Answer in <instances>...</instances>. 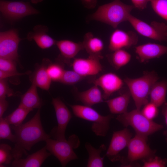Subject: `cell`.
Returning <instances> with one entry per match:
<instances>
[{
  "instance_id": "ba28073f",
  "label": "cell",
  "mask_w": 167,
  "mask_h": 167,
  "mask_svg": "<svg viewBox=\"0 0 167 167\" xmlns=\"http://www.w3.org/2000/svg\"><path fill=\"white\" fill-rule=\"evenodd\" d=\"M147 141V137L137 134L131 138L127 146L128 152L126 158L122 157L120 161L122 165L128 162L139 160L146 161L154 157L156 151L150 148Z\"/></svg>"
},
{
  "instance_id": "8992f818",
  "label": "cell",
  "mask_w": 167,
  "mask_h": 167,
  "mask_svg": "<svg viewBox=\"0 0 167 167\" xmlns=\"http://www.w3.org/2000/svg\"><path fill=\"white\" fill-rule=\"evenodd\" d=\"M69 105L75 117L92 123L91 129L96 135L101 137L106 135L110 121L113 118L112 115H102L92 107L84 105Z\"/></svg>"
},
{
  "instance_id": "ac0fdd59",
  "label": "cell",
  "mask_w": 167,
  "mask_h": 167,
  "mask_svg": "<svg viewBox=\"0 0 167 167\" xmlns=\"http://www.w3.org/2000/svg\"><path fill=\"white\" fill-rule=\"evenodd\" d=\"M45 146L25 158L14 160L11 166L13 167H39L51 154L47 151Z\"/></svg>"
},
{
  "instance_id": "4316f807",
  "label": "cell",
  "mask_w": 167,
  "mask_h": 167,
  "mask_svg": "<svg viewBox=\"0 0 167 167\" xmlns=\"http://www.w3.org/2000/svg\"><path fill=\"white\" fill-rule=\"evenodd\" d=\"M107 57L110 63L116 70H118L127 64L130 61L131 56L123 49L115 50Z\"/></svg>"
},
{
  "instance_id": "3957f363",
  "label": "cell",
  "mask_w": 167,
  "mask_h": 167,
  "mask_svg": "<svg viewBox=\"0 0 167 167\" xmlns=\"http://www.w3.org/2000/svg\"><path fill=\"white\" fill-rule=\"evenodd\" d=\"M159 79L157 74L154 71H144L143 75L138 78L126 77L124 79L136 109L140 110L143 106L148 102L151 88Z\"/></svg>"
},
{
  "instance_id": "f1b7e54d",
  "label": "cell",
  "mask_w": 167,
  "mask_h": 167,
  "mask_svg": "<svg viewBox=\"0 0 167 167\" xmlns=\"http://www.w3.org/2000/svg\"><path fill=\"white\" fill-rule=\"evenodd\" d=\"M14 157L12 153V148L7 144H0V167H5L12 162Z\"/></svg>"
},
{
  "instance_id": "8d00e7d4",
  "label": "cell",
  "mask_w": 167,
  "mask_h": 167,
  "mask_svg": "<svg viewBox=\"0 0 167 167\" xmlns=\"http://www.w3.org/2000/svg\"><path fill=\"white\" fill-rule=\"evenodd\" d=\"M13 91L9 88L6 79H0V99L14 95Z\"/></svg>"
},
{
  "instance_id": "836d02e7",
  "label": "cell",
  "mask_w": 167,
  "mask_h": 167,
  "mask_svg": "<svg viewBox=\"0 0 167 167\" xmlns=\"http://www.w3.org/2000/svg\"><path fill=\"white\" fill-rule=\"evenodd\" d=\"M158 107L150 101L144 105L141 111L147 118L152 120L158 114Z\"/></svg>"
},
{
  "instance_id": "ab89813d",
  "label": "cell",
  "mask_w": 167,
  "mask_h": 167,
  "mask_svg": "<svg viewBox=\"0 0 167 167\" xmlns=\"http://www.w3.org/2000/svg\"><path fill=\"white\" fill-rule=\"evenodd\" d=\"M8 102L6 98L0 99V118L3 115L8 106Z\"/></svg>"
},
{
  "instance_id": "9c48e42d",
  "label": "cell",
  "mask_w": 167,
  "mask_h": 167,
  "mask_svg": "<svg viewBox=\"0 0 167 167\" xmlns=\"http://www.w3.org/2000/svg\"><path fill=\"white\" fill-rule=\"evenodd\" d=\"M51 103L55 109L58 125L52 129L49 134L54 139L66 140L65 131L72 118V114L60 98H53Z\"/></svg>"
},
{
  "instance_id": "cb8c5ba5",
  "label": "cell",
  "mask_w": 167,
  "mask_h": 167,
  "mask_svg": "<svg viewBox=\"0 0 167 167\" xmlns=\"http://www.w3.org/2000/svg\"><path fill=\"white\" fill-rule=\"evenodd\" d=\"M49 60L44 59L42 65L36 70L32 79V84L45 90H49L52 81L47 71Z\"/></svg>"
},
{
  "instance_id": "7c38bea8",
  "label": "cell",
  "mask_w": 167,
  "mask_h": 167,
  "mask_svg": "<svg viewBox=\"0 0 167 167\" xmlns=\"http://www.w3.org/2000/svg\"><path fill=\"white\" fill-rule=\"evenodd\" d=\"M131 137V134L127 128L114 132L106 153V156L111 161L120 160L122 157L120 152L127 146Z\"/></svg>"
},
{
  "instance_id": "f546056e",
  "label": "cell",
  "mask_w": 167,
  "mask_h": 167,
  "mask_svg": "<svg viewBox=\"0 0 167 167\" xmlns=\"http://www.w3.org/2000/svg\"><path fill=\"white\" fill-rule=\"evenodd\" d=\"M85 77L73 70H65L59 82L66 84L73 85L81 81Z\"/></svg>"
},
{
  "instance_id": "1f68e13d",
  "label": "cell",
  "mask_w": 167,
  "mask_h": 167,
  "mask_svg": "<svg viewBox=\"0 0 167 167\" xmlns=\"http://www.w3.org/2000/svg\"><path fill=\"white\" fill-rule=\"evenodd\" d=\"M65 70L60 64L49 63L47 68L48 75L52 81H59L61 79Z\"/></svg>"
},
{
  "instance_id": "30bf717a",
  "label": "cell",
  "mask_w": 167,
  "mask_h": 167,
  "mask_svg": "<svg viewBox=\"0 0 167 167\" xmlns=\"http://www.w3.org/2000/svg\"><path fill=\"white\" fill-rule=\"evenodd\" d=\"M0 11L5 18L13 20L39 13L38 11L32 6L29 2L2 0L0 1Z\"/></svg>"
},
{
  "instance_id": "e0dca14e",
  "label": "cell",
  "mask_w": 167,
  "mask_h": 167,
  "mask_svg": "<svg viewBox=\"0 0 167 167\" xmlns=\"http://www.w3.org/2000/svg\"><path fill=\"white\" fill-rule=\"evenodd\" d=\"M49 29L45 25L35 26L32 31L28 34L27 39L29 41H34L41 48L44 49L49 48L56 44L55 41L47 34Z\"/></svg>"
},
{
  "instance_id": "e575fe53",
  "label": "cell",
  "mask_w": 167,
  "mask_h": 167,
  "mask_svg": "<svg viewBox=\"0 0 167 167\" xmlns=\"http://www.w3.org/2000/svg\"><path fill=\"white\" fill-rule=\"evenodd\" d=\"M0 70L6 72L17 71L16 61L0 58Z\"/></svg>"
},
{
  "instance_id": "d590c367",
  "label": "cell",
  "mask_w": 167,
  "mask_h": 167,
  "mask_svg": "<svg viewBox=\"0 0 167 167\" xmlns=\"http://www.w3.org/2000/svg\"><path fill=\"white\" fill-rule=\"evenodd\" d=\"M167 160L165 159L154 156L153 158L143 161L144 167H164L166 166Z\"/></svg>"
},
{
  "instance_id": "83f0119b",
  "label": "cell",
  "mask_w": 167,
  "mask_h": 167,
  "mask_svg": "<svg viewBox=\"0 0 167 167\" xmlns=\"http://www.w3.org/2000/svg\"><path fill=\"white\" fill-rule=\"evenodd\" d=\"M31 111L19 105L12 113L4 118L10 125L15 126L22 124L28 114Z\"/></svg>"
},
{
  "instance_id": "44dd1931",
  "label": "cell",
  "mask_w": 167,
  "mask_h": 167,
  "mask_svg": "<svg viewBox=\"0 0 167 167\" xmlns=\"http://www.w3.org/2000/svg\"><path fill=\"white\" fill-rule=\"evenodd\" d=\"M76 97L84 105L90 107L103 102L104 99L99 87L95 84L86 90L76 93Z\"/></svg>"
},
{
  "instance_id": "7bdbcfd3",
  "label": "cell",
  "mask_w": 167,
  "mask_h": 167,
  "mask_svg": "<svg viewBox=\"0 0 167 167\" xmlns=\"http://www.w3.org/2000/svg\"><path fill=\"white\" fill-rule=\"evenodd\" d=\"M44 0H31V2L33 4H37L43 1Z\"/></svg>"
},
{
  "instance_id": "5bb4252c",
  "label": "cell",
  "mask_w": 167,
  "mask_h": 167,
  "mask_svg": "<svg viewBox=\"0 0 167 167\" xmlns=\"http://www.w3.org/2000/svg\"><path fill=\"white\" fill-rule=\"evenodd\" d=\"M101 59L90 56L87 58H75L72 64L73 70L85 77L96 75L102 71Z\"/></svg>"
},
{
  "instance_id": "5b68a950",
  "label": "cell",
  "mask_w": 167,
  "mask_h": 167,
  "mask_svg": "<svg viewBox=\"0 0 167 167\" xmlns=\"http://www.w3.org/2000/svg\"><path fill=\"white\" fill-rule=\"evenodd\" d=\"M45 141L47 150L59 160L62 167L66 166L70 161L78 159L74 150L79 147L80 142L76 135H72L66 140L49 138Z\"/></svg>"
},
{
  "instance_id": "2e32d148",
  "label": "cell",
  "mask_w": 167,
  "mask_h": 167,
  "mask_svg": "<svg viewBox=\"0 0 167 167\" xmlns=\"http://www.w3.org/2000/svg\"><path fill=\"white\" fill-rule=\"evenodd\" d=\"M135 52L142 62L159 58L167 54V46L148 43L136 46Z\"/></svg>"
},
{
  "instance_id": "74e56055",
  "label": "cell",
  "mask_w": 167,
  "mask_h": 167,
  "mask_svg": "<svg viewBox=\"0 0 167 167\" xmlns=\"http://www.w3.org/2000/svg\"><path fill=\"white\" fill-rule=\"evenodd\" d=\"M31 73L30 71H27L24 73H20L18 71L15 72H6L0 70V79H7V78L16 76H21L28 74Z\"/></svg>"
},
{
  "instance_id": "484cf974",
  "label": "cell",
  "mask_w": 167,
  "mask_h": 167,
  "mask_svg": "<svg viewBox=\"0 0 167 167\" xmlns=\"http://www.w3.org/2000/svg\"><path fill=\"white\" fill-rule=\"evenodd\" d=\"M88 157L87 166L88 167H102L104 166V157L101 156V152L106 149L104 144H101L97 148L87 142L85 144Z\"/></svg>"
},
{
  "instance_id": "f35d334b",
  "label": "cell",
  "mask_w": 167,
  "mask_h": 167,
  "mask_svg": "<svg viewBox=\"0 0 167 167\" xmlns=\"http://www.w3.org/2000/svg\"><path fill=\"white\" fill-rule=\"evenodd\" d=\"M135 7L140 10L146 8L149 0H131Z\"/></svg>"
},
{
  "instance_id": "b9f144b4",
  "label": "cell",
  "mask_w": 167,
  "mask_h": 167,
  "mask_svg": "<svg viewBox=\"0 0 167 167\" xmlns=\"http://www.w3.org/2000/svg\"><path fill=\"white\" fill-rule=\"evenodd\" d=\"M162 113L165 118V122L167 127V103L165 102L163 105ZM165 139L167 143V130L164 133Z\"/></svg>"
},
{
  "instance_id": "277c9868",
  "label": "cell",
  "mask_w": 167,
  "mask_h": 167,
  "mask_svg": "<svg viewBox=\"0 0 167 167\" xmlns=\"http://www.w3.org/2000/svg\"><path fill=\"white\" fill-rule=\"evenodd\" d=\"M116 119L124 126H130L136 134L147 137L162 129V125L157 123L145 117L139 109H136L118 114Z\"/></svg>"
},
{
  "instance_id": "d6a6232c",
  "label": "cell",
  "mask_w": 167,
  "mask_h": 167,
  "mask_svg": "<svg viewBox=\"0 0 167 167\" xmlns=\"http://www.w3.org/2000/svg\"><path fill=\"white\" fill-rule=\"evenodd\" d=\"M10 125L4 118H0V139H8L14 143L15 136L11 132Z\"/></svg>"
},
{
  "instance_id": "7a4b0ae2",
  "label": "cell",
  "mask_w": 167,
  "mask_h": 167,
  "mask_svg": "<svg viewBox=\"0 0 167 167\" xmlns=\"http://www.w3.org/2000/svg\"><path fill=\"white\" fill-rule=\"evenodd\" d=\"M134 8V6L125 4L120 0H113L99 6L90 18L116 28L120 23L128 21L131 12Z\"/></svg>"
},
{
  "instance_id": "9a60e30c",
  "label": "cell",
  "mask_w": 167,
  "mask_h": 167,
  "mask_svg": "<svg viewBox=\"0 0 167 167\" xmlns=\"http://www.w3.org/2000/svg\"><path fill=\"white\" fill-rule=\"evenodd\" d=\"M93 83L102 89L105 100L107 99L113 93L120 90L125 84L124 80L111 72L101 75L93 80Z\"/></svg>"
},
{
  "instance_id": "8fae6325",
  "label": "cell",
  "mask_w": 167,
  "mask_h": 167,
  "mask_svg": "<svg viewBox=\"0 0 167 167\" xmlns=\"http://www.w3.org/2000/svg\"><path fill=\"white\" fill-rule=\"evenodd\" d=\"M21 40L16 29L0 32V58L17 61L18 47Z\"/></svg>"
},
{
  "instance_id": "603a6c76",
  "label": "cell",
  "mask_w": 167,
  "mask_h": 167,
  "mask_svg": "<svg viewBox=\"0 0 167 167\" xmlns=\"http://www.w3.org/2000/svg\"><path fill=\"white\" fill-rule=\"evenodd\" d=\"M37 87L32 84L27 92L21 96L19 105L31 111L34 109L41 108L42 102L37 92Z\"/></svg>"
},
{
  "instance_id": "6da1fadb",
  "label": "cell",
  "mask_w": 167,
  "mask_h": 167,
  "mask_svg": "<svg viewBox=\"0 0 167 167\" xmlns=\"http://www.w3.org/2000/svg\"><path fill=\"white\" fill-rule=\"evenodd\" d=\"M41 109L39 108L34 116L26 122L17 126L12 125L15 132L14 146L12 148L14 160L27 155V151L37 143L45 141L50 138V135L45 133L43 127L41 118Z\"/></svg>"
},
{
  "instance_id": "60d3db41",
  "label": "cell",
  "mask_w": 167,
  "mask_h": 167,
  "mask_svg": "<svg viewBox=\"0 0 167 167\" xmlns=\"http://www.w3.org/2000/svg\"><path fill=\"white\" fill-rule=\"evenodd\" d=\"M84 5L88 9L94 8L96 4L97 0H81Z\"/></svg>"
},
{
  "instance_id": "4fadbf2b",
  "label": "cell",
  "mask_w": 167,
  "mask_h": 167,
  "mask_svg": "<svg viewBox=\"0 0 167 167\" xmlns=\"http://www.w3.org/2000/svg\"><path fill=\"white\" fill-rule=\"evenodd\" d=\"M138 41V36L135 32L116 29L110 36L109 49L113 52L119 49L129 48L136 45Z\"/></svg>"
},
{
  "instance_id": "7402d4cb",
  "label": "cell",
  "mask_w": 167,
  "mask_h": 167,
  "mask_svg": "<svg viewBox=\"0 0 167 167\" xmlns=\"http://www.w3.org/2000/svg\"><path fill=\"white\" fill-rule=\"evenodd\" d=\"M131 96L128 90L122 93L118 96L106 100L105 102L112 114H120L127 112Z\"/></svg>"
},
{
  "instance_id": "d6986e66",
  "label": "cell",
  "mask_w": 167,
  "mask_h": 167,
  "mask_svg": "<svg viewBox=\"0 0 167 167\" xmlns=\"http://www.w3.org/2000/svg\"><path fill=\"white\" fill-rule=\"evenodd\" d=\"M85 49L89 56L102 59L101 52L104 48L103 41L100 38L95 36L91 32L86 33L82 42Z\"/></svg>"
},
{
  "instance_id": "4dcf8cb0",
  "label": "cell",
  "mask_w": 167,
  "mask_h": 167,
  "mask_svg": "<svg viewBox=\"0 0 167 167\" xmlns=\"http://www.w3.org/2000/svg\"><path fill=\"white\" fill-rule=\"evenodd\" d=\"M154 12L167 21V0H149Z\"/></svg>"
},
{
  "instance_id": "d4e9b609",
  "label": "cell",
  "mask_w": 167,
  "mask_h": 167,
  "mask_svg": "<svg viewBox=\"0 0 167 167\" xmlns=\"http://www.w3.org/2000/svg\"><path fill=\"white\" fill-rule=\"evenodd\" d=\"M167 81H157L152 87L149 94L150 102L158 107L166 102Z\"/></svg>"
},
{
  "instance_id": "52a82bcc",
  "label": "cell",
  "mask_w": 167,
  "mask_h": 167,
  "mask_svg": "<svg viewBox=\"0 0 167 167\" xmlns=\"http://www.w3.org/2000/svg\"><path fill=\"white\" fill-rule=\"evenodd\" d=\"M128 21L140 34L159 41H167V24L153 21L148 24L130 14Z\"/></svg>"
},
{
  "instance_id": "ffe728a7",
  "label": "cell",
  "mask_w": 167,
  "mask_h": 167,
  "mask_svg": "<svg viewBox=\"0 0 167 167\" xmlns=\"http://www.w3.org/2000/svg\"><path fill=\"white\" fill-rule=\"evenodd\" d=\"M56 45L62 57L67 61L74 58L80 51L84 49L82 42H76L68 40L57 41Z\"/></svg>"
}]
</instances>
